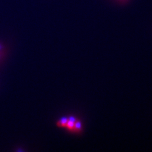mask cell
<instances>
[{"mask_svg": "<svg viewBox=\"0 0 152 152\" xmlns=\"http://www.w3.org/2000/svg\"><path fill=\"white\" fill-rule=\"evenodd\" d=\"M68 119V122L66 124L65 127L68 129L70 131H73V130L74 128V126H75V122H76V120L77 119L74 116H70Z\"/></svg>", "mask_w": 152, "mask_h": 152, "instance_id": "6da1fadb", "label": "cell"}, {"mask_svg": "<svg viewBox=\"0 0 152 152\" xmlns=\"http://www.w3.org/2000/svg\"><path fill=\"white\" fill-rule=\"evenodd\" d=\"M116 4L119 5H126L128 4L131 0H113Z\"/></svg>", "mask_w": 152, "mask_h": 152, "instance_id": "277c9868", "label": "cell"}, {"mask_svg": "<svg viewBox=\"0 0 152 152\" xmlns=\"http://www.w3.org/2000/svg\"><path fill=\"white\" fill-rule=\"evenodd\" d=\"M82 130H83V127H82V122L81 121V120L77 119L75 123L74 128L72 132H75L76 134H80L82 132Z\"/></svg>", "mask_w": 152, "mask_h": 152, "instance_id": "7a4b0ae2", "label": "cell"}, {"mask_svg": "<svg viewBox=\"0 0 152 152\" xmlns=\"http://www.w3.org/2000/svg\"><path fill=\"white\" fill-rule=\"evenodd\" d=\"M68 118L63 117L57 123V125L60 127H65L67 123L68 122Z\"/></svg>", "mask_w": 152, "mask_h": 152, "instance_id": "3957f363", "label": "cell"}]
</instances>
